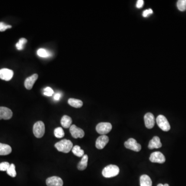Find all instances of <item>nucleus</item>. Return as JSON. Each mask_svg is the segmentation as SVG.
<instances>
[{
	"instance_id": "6ab92c4d",
	"label": "nucleus",
	"mask_w": 186,
	"mask_h": 186,
	"mask_svg": "<svg viewBox=\"0 0 186 186\" xmlns=\"http://www.w3.org/2000/svg\"><path fill=\"white\" fill-rule=\"evenodd\" d=\"M88 159V156L87 155H84L82 157L81 160L80 162H79V164H78V166H77L78 170L83 171V170H84L85 168H87V167Z\"/></svg>"
},
{
	"instance_id": "a211bd4d",
	"label": "nucleus",
	"mask_w": 186,
	"mask_h": 186,
	"mask_svg": "<svg viewBox=\"0 0 186 186\" xmlns=\"http://www.w3.org/2000/svg\"><path fill=\"white\" fill-rule=\"evenodd\" d=\"M61 123L64 128H70L72 123V119L67 115H64L61 119Z\"/></svg>"
},
{
	"instance_id": "39448f33",
	"label": "nucleus",
	"mask_w": 186,
	"mask_h": 186,
	"mask_svg": "<svg viewBox=\"0 0 186 186\" xmlns=\"http://www.w3.org/2000/svg\"><path fill=\"white\" fill-rule=\"evenodd\" d=\"M112 129V125L110 123H100L96 127V129L99 134L105 135L110 132Z\"/></svg>"
},
{
	"instance_id": "7ed1b4c3",
	"label": "nucleus",
	"mask_w": 186,
	"mask_h": 186,
	"mask_svg": "<svg viewBox=\"0 0 186 186\" xmlns=\"http://www.w3.org/2000/svg\"><path fill=\"white\" fill-rule=\"evenodd\" d=\"M45 132V124L42 121H38L35 123L33 126V133L37 138H41Z\"/></svg>"
},
{
	"instance_id": "f257e3e1",
	"label": "nucleus",
	"mask_w": 186,
	"mask_h": 186,
	"mask_svg": "<svg viewBox=\"0 0 186 186\" xmlns=\"http://www.w3.org/2000/svg\"><path fill=\"white\" fill-rule=\"evenodd\" d=\"M55 148L59 152L68 153L72 149L73 144L69 140L64 139L56 143L55 144Z\"/></svg>"
},
{
	"instance_id": "393cba45",
	"label": "nucleus",
	"mask_w": 186,
	"mask_h": 186,
	"mask_svg": "<svg viewBox=\"0 0 186 186\" xmlns=\"http://www.w3.org/2000/svg\"><path fill=\"white\" fill-rule=\"evenodd\" d=\"M27 39L24 38L20 39L19 42L16 43V46L18 50H22L24 48V46L27 42Z\"/></svg>"
},
{
	"instance_id": "6e6552de",
	"label": "nucleus",
	"mask_w": 186,
	"mask_h": 186,
	"mask_svg": "<svg viewBox=\"0 0 186 186\" xmlns=\"http://www.w3.org/2000/svg\"><path fill=\"white\" fill-rule=\"evenodd\" d=\"M71 135L75 139L83 138L84 136V132L82 129L77 127L75 125L71 126L69 129Z\"/></svg>"
},
{
	"instance_id": "aec40b11",
	"label": "nucleus",
	"mask_w": 186,
	"mask_h": 186,
	"mask_svg": "<svg viewBox=\"0 0 186 186\" xmlns=\"http://www.w3.org/2000/svg\"><path fill=\"white\" fill-rule=\"evenodd\" d=\"M68 103L70 106L75 108H80L83 106V102L81 100L75 98H70L68 99Z\"/></svg>"
},
{
	"instance_id": "c756f323",
	"label": "nucleus",
	"mask_w": 186,
	"mask_h": 186,
	"mask_svg": "<svg viewBox=\"0 0 186 186\" xmlns=\"http://www.w3.org/2000/svg\"><path fill=\"white\" fill-rule=\"evenodd\" d=\"M152 13H153V11L151 9L145 10L143 12V16L144 17H147L149 14H152Z\"/></svg>"
},
{
	"instance_id": "2f4dec72",
	"label": "nucleus",
	"mask_w": 186,
	"mask_h": 186,
	"mask_svg": "<svg viewBox=\"0 0 186 186\" xmlns=\"http://www.w3.org/2000/svg\"><path fill=\"white\" fill-rule=\"evenodd\" d=\"M61 94L60 93H56L54 95V99L55 100H59V99L61 98Z\"/></svg>"
},
{
	"instance_id": "0eeeda50",
	"label": "nucleus",
	"mask_w": 186,
	"mask_h": 186,
	"mask_svg": "<svg viewBox=\"0 0 186 186\" xmlns=\"http://www.w3.org/2000/svg\"><path fill=\"white\" fill-rule=\"evenodd\" d=\"M149 160L153 163L164 164L165 161V158L164 154L160 152H155L151 154Z\"/></svg>"
},
{
	"instance_id": "4be33fe9",
	"label": "nucleus",
	"mask_w": 186,
	"mask_h": 186,
	"mask_svg": "<svg viewBox=\"0 0 186 186\" xmlns=\"http://www.w3.org/2000/svg\"><path fill=\"white\" fill-rule=\"evenodd\" d=\"M37 55L42 58H48L49 56H51V53L46 50L45 49H39L37 50Z\"/></svg>"
},
{
	"instance_id": "2eb2a0df",
	"label": "nucleus",
	"mask_w": 186,
	"mask_h": 186,
	"mask_svg": "<svg viewBox=\"0 0 186 186\" xmlns=\"http://www.w3.org/2000/svg\"><path fill=\"white\" fill-rule=\"evenodd\" d=\"M161 146L162 144L161 143L160 138L158 136H155L150 141L148 147L150 149H153L154 148H161Z\"/></svg>"
},
{
	"instance_id": "dca6fc26",
	"label": "nucleus",
	"mask_w": 186,
	"mask_h": 186,
	"mask_svg": "<svg viewBox=\"0 0 186 186\" xmlns=\"http://www.w3.org/2000/svg\"><path fill=\"white\" fill-rule=\"evenodd\" d=\"M12 149L9 145L0 143V155L5 156L10 154Z\"/></svg>"
},
{
	"instance_id": "20e7f679",
	"label": "nucleus",
	"mask_w": 186,
	"mask_h": 186,
	"mask_svg": "<svg viewBox=\"0 0 186 186\" xmlns=\"http://www.w3.org/2000/svg\"><path fill=\"white\" fill-rule=\"evenodd\" d=\"M156 122L159 128L164 131H168L170 130V123L164 116L159 115L156 119Z\"/></svg>"
},
{
	"instance_id": "5701e85b",
	"label": "nucleus",
	"mask_w": 186,
	"mask_h": 186,
	"mask_svg": "<svg viewBox=\"0 0 186 186\" xmlns=\"http://www.w3.org/2000/svg\"><path fill=\"white\" fill-rule=\"evenodd\" d=\"M15 168H16V167H15L14 164H11L10 165L9 168H8V170H7L6 172L7 174L12 177L16 176L17 173Z\"/></svg>"
},
{
	"instance_id": "4468645a",
	"label": "nucleus",
	"mask_w": 186,
	"mask_h": 186,
	"mask_svg": "<svg viewBox=\"0 0 186 186\" xmlns=\"http://www.w3.org/2000/svg\"><path fill=\"white\" fill-rule=\"evenodd\" d=\"M38 75L35 74L26 79L24 82V86L27 90H30L32 88L35 82L38 79Z\"/></svg>"
},
{
	"instance_id": "a878e982",
	"label": "nucleus",
	"mask_w": 186,
	"mask_h": 186,
	"mask_svg": "<svg viewBox=\"0 0 186 186\" xmlns=\"http://www.w3.org/2000/svg\"><path fill=\"white\" fill-rule=\"evenodd\" d=\"M177 7L180 11H184L186 10V0H179L177 3Z\"/></svg>"
},
{
	"instance_id": "bb28decb",
	"label": "nucleus",
	"mask_w": 186,
	"mask_h": 186,
	"mask_svg": "<svg viewBox=\"0 0 186 186\" xmlns=\"http://www.w3.org/2000/svg\"><path fill=\"white\" fill-rule=\"evenodd\" d=\"M10 164L8 162H3L0 163V171H7L8 170L9 167H10Z\"/></svg>"
},
{
	"instance_id": "c85d7f7f",
	"label": "nucleus",
	"mask_w": 186,
	"mask_h": 186,
	"mask_svg": "<svg viewBox=\"0 0 186 186\" xmlns=\"http://www.w3.org/2000/svg\"><path fill=\"white\" fill-rule=\"evenodd\" d=\"M11 27L12 26H11L7 25L4 22H0V32H4L7 29H10Z\"/></svg>"
},
{
	"instance_id": "7c9ffc66",
	"label": "nucleus",
	"mask_w": 186,
	"mask_h": 186,
	"mask_svg": "<svg viewBox=\"0 0 186 186\" xmlns=\"http://www.w3.org/2000/svg\"><path fill=\"white\" fill-rule=\"evenodd\" d=\"M144 5V1L143 0H138L136 2V7L138 8H141L143 7Z\"/></svg>"
},
{
	"instance_id": "473e14b6",
	"label": "nucleus",
	"mask_w": 186,
	"mask_h": 186,
	"mask_svg": "<svg viewBox=\"0 0 186 186\" xmlns=\"http://www.w3.org/2000/svg\"><path fill=\"white\" fill-rule=\"evenodd\" d=\"M157 186H170L168 185V184H158Z\"/></svg>"
},
{
	"instance_id": "ddd939ff",
	"label": "nucleus",
	"mask_w": 186,
	"mask_h": 186,
	"mask_svg": "<svg viewBox=\"0 0 186 186\" xmlns=\"http://www.w3.org/2000/svg\"><path fill=\"white\" fill-rule=\"evenodd\" d=\"M109 137L106 135H102L98 137L96 142V147L99 149H102L109 142Z\"/></svg>"
},
{
	"instance_id": "b1692460",
	"label": "nucleus",
	"mask_w": 186,
	"mask_h": 186,
	"mask_svg": "<svg viewBox=\"0 0 186 186\" xmlns=\"http://www.w3.org/2000/svg\"><path fill=\"white\" fill-rule=\"evenodd\" d=\"M54 134L56 138H62L64 137L65 135L64 131L61 127H58L54 130Z\"/></svg>"
},
{
	"instance_id": "9b49d317",
	"label": "nucleus",
	"mask_w": 186,
	"mask_h": 186,
	"mask_svg": "<svg viewBox=\"0 0 186 186\" xmlns=\"http://www.w3.org/2000/svg\"><path fill=\"white\" fill-rule=\"evenodd\" d=\"M46 184L48 186H63V180L58 176L50 177L46 179Z\"/></svg>"
},
{
	"instance_id": "9d476101",
	"label": "nucleus",
	"mask_w": 186,
	"mask_h": 186,
	"mask_svg": "<svg viewBox=\"0 0 186 186\" xmlns=\"http://www.w3.org/2000/svg\"><path fill=\"white\" fill-rule=\"evenodd\" d=\"M13 116V112L9 108L4 107H0V120H8Z\"/></svg>"
},
{
	"instance_id": "f03ea898",
	"label": "nucleus",
	"mask_w": 186,
	"mask_h": 186,
	"mask_svg": "<svg viewBox=\"0 0 186 186\" xmlns=\"http://www.w3.org/2000/svg\"><path fill=\"white\" fill-rule=\"evenodd\" d=\"M119 167L117 165L113 164H110L105 167L102 172L103 176L106 178H111L116 176L119 175Z\"/></svg>"
},
{
	"instance_id": "412c9836",
	"label": "nucleus",
	"mask_w": 186,
	"mask_h": 186,
	"mask_svg": "<svg viewBox=\"0 0 186 186\" xmlns=\"http://www.w3.org/2000/svg\"><path fill=\"white\" fill-rule=\"evenodd\" d=\"M72 152L73 154L79 157H82L84 155V152L83 149L81 148L78 145H75L72 148Z\"/></svg>"
},
{
	"instance_id": "cd10ccee",
	"label": "nucleus",
	"mask_w": 186,
	"mask_h": 186,
	"mask_svg": "<svg viewBox=\"0 0 186 186\" xmlns=\"http://www.w3.org/2000/svg\"><path fill=\"white\" fill-rule=\"evenodd\" d=\"M44 95L46 96H52L54 94V91L50 87H46V88L44 89V92H43Z\"/></svg>"
},
{
	"instance_id": "f8f14e48",
	"label": "nucleus",
	"mask_w": 186,
	"mask_h": 186,
	"mask_svg": "<svg viewBox=\"0 0 186 186\" xmlns=\"http://www.w3.org/2000/svg\"><path fill=\"white\" fill-rule=\"evenodd\" d=\"M14 75V72L12 70L7 68L0 69V79L3 80L10 81L12 79Z\"/></svg>"
},
{
	"instance_id": "423d86ee",
	"label": "nucleus",
	"mask_w": 186,
	"mask_h": 186,
	"mask_svg": "<svg viewBox=\"0 0 186 186\" xmlns=\"http://www.w3.org/2000/svg\"><path fill=\"white\" fill-rule=\"evenodd\" d=\"M125 148L127 149L138 152L141 149V145L136 142L133 138H130L124 143Z\"/></svg>"
},
{
	"instance_id": "1a4fd4ad",
	"label": "nucleus",
	"mask_w": 186,
	"mask_h": 186,
	"mask_svg": "<svg viewBox=\"0 0 186 186\" xmlns=\"http://www.w3.org/2000/svg\"><path fill=\"white\" fill-rule=\"evenodd\" d=\"M145 125L148 129H152L154 127L155 123V119L154 115L151 113H147L144 117Z\"/></svg>"
},
{
	"instance_id": "f3484780",
	"label": "nucleus",
	"mask_w": 186,
	"mask_h": 186,
	"mask_svg": "<svg viewBox=\"0 0 186 186\" xmlns=\"http://www.w3.org/2000/svg\"><path fill=\"white\" fill-rule=\"evenodd\" d=\"M140 186H152V181L150 177L147 175H142L140 178Z\"/></svg>"
}]
</instances>
